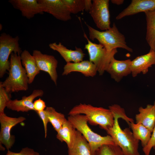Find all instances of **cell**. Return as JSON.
<instances>
[{"label": "cell", "instance_id": "obj_1", "mask_svg": "<svg viewBox=\"0 0 155 155\" xmlns=\"http://www.w3.org/2000/svg\"><path fill=\"white\" fill-rule=\"evenodd\" d=\"M77 114L85 115L90 125H98L106 132L114 123L113 115L109 109L95 107L90 104L80 103L72 108L68 113L69 115Z\"/></svg>", "mask_w": 155, "mask_h": 155}, {"label": "cell", "instance_id": "obj_2", "mask_svg": "<svg viewBox=\"0 0 155 155\" xmlns=\"http://www.w3.org/2000/svg\"><path fill=\"white\" fill-rule=\"evenodd\" d=\"M9 75L0 84L8 92L26 91L28 89L29 81L26 70L22 64L20 55L12 53L10 55Z\"/></svg>", "mask_w": 155, "mask_h": 155}, {"label": "cell", "instance_id": "obj_3", "mask_svg": "<svg viewBox=\"0 0 155 155\" xmlns=\"http://www.w3.org/2000/svg\"><path fill=\"white\" fill-rule=\"evenodd\" d=\"M85 23L88 28L89 38L92 41L97 40L108 51L111 52L117 48H121L133 52V49L127 45L124 36L119 32L115 23L109 29L102 31Z\"/></svg>", "mask_w": 155, "mask_h": 155}, {"label": "cell", "instance_id": "obj_4", "mask_svg": "<svg viewBox=\"0 0 155 155\" xmlns=\"http://www.w3.org/2000/svg\"><path fill=\"white\" fill-rule=\"evenodd\" d=\"M114 118L113 125L106 132L112 137L115 144L121 149L124 155H140L138 151L139 140L136 139L129 128L123 130L121 128L118 119L121 116L113 113Z\"/></svg>", "mask_w": 155, "mask_h": 155}, {"label": "cell", "instance_id": "obj_5", "mask_svg": "<svg viewBox=\"0 0 155 155\" xmlns=\"http://www.w3.org/2000/svg\"><path fill=\"white\" fill-rule=\"evenodd\" d=\"M67 120L87 141L90 147L92 155H94L96 151L103 145L115 144L110 135L102 136L92 130L88 125V120L85 115H69Z\"/></svg>", "mask_w": 155, "mask_h": 155}, {"label": "cell", "instance_id": "obj_6", "mask_svg": "<svg viewBox=\"0 0 155 155\" xmlns=\"http://www.w3.org/2000/svg\"><path fill=\"white\" fill-rule=\"evenodd\" d=\"M84 36L88 42L85 45L84 49L88 51L89 61L96 65L99 75H102L117 52V49L111 52L108 51L102 44L91 41L84 32Z\"/></svg>", "mask_w": 155, "mask_h": 155}, {"label": "cell", "instance_id": "obj_7", "mask_svg": "<svg viewBox=\"0 0 155 155\" xmlns=\"http://www.w3.org/2000/svg\"><path fill=\"white\" fill-rule=\"evenodd\" d=\"M18 36L13 37L3 33L0 36V78H2L9 71L10 67L9 57L14 53L20 55L22 52L19 44Z\"/></svg>", "mask_w": 155, "mask_h": 155}, {"label": "cell", "instance_id": "obj_8", "mask_svg": "<svg viewBox=\"0 0 155 155\" xmlns=\"http://www.w3.org/2000/svg\"><path fill=\"white\" fill-rule=\"evenodd\" d=\"M109 0H92L89 13L98 28L102 31L108 30L110 26Z\"/></svg>", "mask_w": 155, "mask_h": 155}, {"label": "cell", "instance_id": "obj_9", "mask_svg": "<svg viewBox=\"0 0 155 155\" xmlns=\"http://www.w3.org/2000/svg\"><path fill=\"white\" fill-rule=\"evenodd\" d=\"M26 119L23 117H12L5 113L0 114V144H3L7 150L11 148L15 142V136L11 134V129Z\"/></svg>", "mask_w": 155, "mask_h": 155}, {"label": "cell", "instance_id": "obj_10", "mask_svg": "<svg viewBox=\"0 0 155 155\" xmlns=\"http://www.w3.org/2000/svg\"><path fill=\"white\" fill-rule=\"evenodd\" d=\"M44 12L48 13L56 19L67 21L71 19V13L63 0H38Z\"/></svg>", "mask_w": 155, "mask_h": 155}, {"label": "cell", "instance_id": "obj_11", "mask_svg": "<svg viewBox=\"0 0 155 155\" xmlns=\"http://www.w3.org/2000/svg\"><path fill=\"white\" fill-rule=\"evenodd\" d=\"M32 55L34 57L40 71L48 73L56 85L58 75L57 68L58 61L54 56L42 53L39 50H34Z\"/></svg>", "mask_w": 155, "mask_h": 155}, {"label": "cell", "instance_id": "obj_12", "mask_svg": "<svg viewBox=\"0 0 155 155\" xmlns=\"http://www.w3.org/2000/svg\"><path fill=\"white\" fill-rule=\"evenodd\" d=\"M155 65V51L150 49L148 53L138 56L131 61L130 68L131 73L133 77L142 73H147L149 68Z\"/></svg>", "mask_w": 155, "mask_h": 155}, {"label": "cell", "instance_id": "obj_13", "mask_svg": "<svg viewBox=\"0 0 155 155\" xmlns=\"http://www.w3.org/2000/svg\"><path fill=\"white\" fill-rule=\"evenodd\" d=\"M43 91L40 89L34 90L32 94L28 96H24L21 100H11L8 103L7 107L12 111L17 112H27L30 110L35 111L33 102L38 97H42Z\"/></svg>", "mask_w": 155, "mask_h": 155}, {"label": "cell", "instance_id": "obj_14", "mask_svg": "<svg viewBox=\"0 0 155 155\" xmlns=\"http://www.w3.org/2000/svg\"><path fill=\"white\" fill-rule=\"evenodd\" d=\"M8 2L13 7L19 10L22 15L30 19L38 14H42V7L36 0H10Z\"/></svg>", "mask_w": 155, "mask_h": 155}, {"label": "cell", "instance_id": "obj_15", "mask_svg": "<svg viewBox=\"0 0 155 155\" xmlns=\"http://www.w3.org/2000/svg\"><path fill=\"white\" fill-rule=\"evenodd\" d=\"M155 9V0H132L130 4L116 17L120 20L128 16Z\"/></svg>", "mask_w": 155, "mask_h": 155}, {"label": "cell", "instance_id": "obj_16", "mask_svg": "<svg viewBox=\"0 0 155 155\" xmlns=\"http://www.w3.org/2000/svg\"><path fill=\"white\" fill-rule=\"evenodd\" d=\"M131 60L128 59L118 60L113 58L108 66L106 71L117 82H119L124 77L131 73L130 65Z\"/></svg>", "mask_w": 155, "mask_h": 155}, {"label": "cell", "instance_id": "obj_17", "mask_svg": "<svg viewBox=\"0 0 155 155\" xmlns=\"http://www.w3.org/2000/svg\"><path fill=\"white\" fill-rule=\"evenodd\" d=\"M73 72L81 73L86 77H93L97 71L96 65L88 60H84L76 62L66 63L63 67V75H67Z\"/></svg>", "mask_w": 155, "mask_h": 155}, {"label": "cell", "instance_id": "obj_18", "mask_svg": "<svg viewBox=\"0 0 155 155\" xmlns=\"http://www.w3.org/2000/svg\"><path fill=\"white\" fill-rule=\"evenodd\" d=\"M52 49L58 52L66 63L80 62L83 61L85 54L80 48L75 47V50L67 49L61 42L51 43L49 44Z\"/></svg>", "mask_w": 155, "mask_h": 155}, {"label": "cell", "instance_id": "obj_19", "mask_svg": "<svg viewBox=\"0 0 155 155\" xmlns=\"http://www.w3.org/2000/svg\"><path fill=\"white\" fill-rule=\"evenodd\" d=\"M139 113L136 115V123H140L146 127L152 133L155 126V107L154 105L148 104L144 108L140 107Z\"/></svg>", "mask_w": 155, "mask_h": 155}, {"label": "cell", "instance_id": "obj_20", "mask_svg": "<svg viewBox=\"0 0 155 155\" xmlns=\"http://www.w3.org/2000/svg\"><path fill=\"white\" fill-rule=\"evenodd\" d=\"M22 64L24 67L28 78L29 84L32 83L36 76L40 72L34 57L29 52L25 50L20 55Z\"/></svg>", "mask_w": 155, "mask_h": 155}, {"label": "cell", "instance_id": "obj_21", "mask_svg": "<svg viewBox=\"0 0 155 155\" xmlns=\"http://www.w3.org/2000/svg\"><path fill=\"white\" fill-rule=\"evenodd\" d=\"M78 131L68 120L57 132L56 138L61 142H65L68 149L73 147L76 140Z\"/></svg>", "mask_w": 155, "mask_h": 155}, {"label": "cell", "instance_id": "obj_22", "mask_svg": "<svg viewBox=\"0 0 155 155\" xmlns=\"http://www.w3.org/2000/svg\"><path fill=\"white\" fill-rule=\"evenodd\" d=\"M144 13L146 22V40L150 49L155 51V9Z\"/></svg>", "mask_w": 155, "mask_h": 155}, {"label": "cell", "instance_id": "obj_23", "mask_svg": "<svg viewBox=\"0 0 155 155\" xmlns=\"http://www.w3.org/2000/svg\"><path fill=\"white\" fill-rule=\"evenodd\" d=\"M68 155H92L88 143L78 131L75 143L72 148L68 149Z\"/></svg>", "mask_w": 155, "mask_h": 155}, {"label": "cell", "instance_id": "obj_24", "mask_svg": "<svg viewBox=\"0 0 155 155\" xmlns=\"http://www.w3.org/2000/svg\"><path fill=\"white\" fill-rule=\"evenodd\" d=\"M129 126L132 130L134 137L141 141L143 148L146 146L150 139L152 132L148 128L140 123H131Z\"/></svg>", "mask_w": 155, "mask_h": 155}, {"label": "cell", "instance_id": "obj_25", "mask_svg": "<svg viewBox=\"0 0 155 155\" xmlns=\"http://www.w3.org/2000/svg\"><path fill=\"white\" fill-rule=\"evenodd\" d=\"M45 111L49 122L55 130L57 132L67 119H66L63 114L57 112L53 107H47Z\"/></svg>", "mask_w": 155, "mask_h": 155}, {"label": "cell", "instance_id": "obj_26", "mask_svg": "<svg viewBox=\"0 0 155 155\" xmlns=\"http://www.w3.org/2000/svg\"><path fill=\"white\" fill-rule=\"evenodd\" d=\"M63 0L71 14H76L84 10L89 11L92 3L91 0Z\"/></svg>", "mask_w": 155, "mask_h": 155}, {"label": "cell", "instance_id": "obj_27", "mask_svg": "<svg viewBox=\"0 0 155 155\" xmlns=\"http://www.w3.org/2000/svg\"><path fill=\"white\" fill-rule=\"evenodd\" d=\"M94 155H124L120 148L116 144L104 145L99 148Z\"/></svg>", "mask_w": 155, "mask_h": 155}, {"label": "cell", "instance_id": "obj_28", "mask_svg": "<svg viewBox=\"0 0 155 155\" xmlns=\"http://www.w3.org/2000/svg\"><path fill=\"white\" fill-rule=\"evenodd\" d=\"M11 98V94L7 92L0 84V114L4 113L5 108Z\"/></svg>", "mask_w": 155, "mask_h": 155}, {"label": "cell", "instance_id": "obj_29", "mask_svg": "<svg viewBox=\"0 0 155 155\" xmlns=\"http://www.w3.org/2000/svg\"><path fill=\"white\" fill-rule=\"evenodd\" d=\"M154 105L155 107V101L154 102ZM152 148L155 149V126L148 143L146 146L142 148L145 155H149L150 151Z\"/></svg>", "mask_w": 155, "mask_h": 155}, {"label": "cell", "instance_id": "obj_30", "mask_svg": "<svg viewBox=\"0 0 155 155\" xmlns=\"http://www.w3.org/2000/svg\"><path fill=\"white\" fill-rule=\"evenodd\" d=\"M6 155H40L39 153L32 149L26 147L23 148L19 152L16 153L8 150Z\"/></svg>", "mask_w": 155, "mask_h": 155}, {"label": "cell", "instance_id": "obj_31", "mask_svg": "<svg viewBox=\"0 0 155 155\" xmlns=\"http://www.w3.org/2000/svg\"><path fill=\"white\" fill-rule=\"evenodd\" d=\"M36 112L43 122L44 131L45 137L46 138L47 135V124L49 122L45 110Z\"/></svg>", "mask_w": 155, "mask_h": 155}, {"label": "cell", "instance_id": "obj_32", "mask_svg": "<svg viewBox=\"0 0 155 155\" xmlns=\"http://www.w3.org/2000/svg\"><path fill=\"white\" fill-rule=\"evenodd\" d=\"M33 105L35 111L36 112L43 111L46 108L45 102L40 98L34 102Z\"/></svg>", "mask_w": 155, "mask_h": 155}, {"label": "cell", "instance_id": "obj_33", "mask_svg": "<svg viewBox=\"0 0 155 155\" xmlns=\"http://www.w3.org/2000/svg\"><path fill=\"white\" fill-rule=\"evenodd\" d=\"M111 1L113 4L118 5H121L124 2L123 0H111Z\"/></svg>", "mask_w": 155, "mask_h": 155}, {"label": "cell", "instance_id": "obj_34", "mask_svg": "<svg viewBox=\"0 0 155 155\" xmlns=\"http://www.w3.org/2000/svg\"><path fill=\"white\" fill-rule=\"evenodd\" d=\"M0 150L4 151L5 150V148L3 147V146L2 145V144H0Z\"/></svg>", "mask_w": 155, "mask_h": 155}]
</instances>
